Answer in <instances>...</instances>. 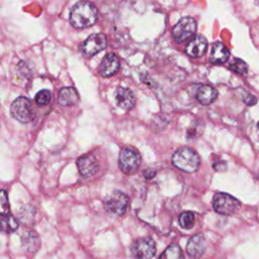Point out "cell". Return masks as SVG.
<instances>
[{
	"label": "cell",
	"mask_w": 259,
	"mask_h": 259,
	"mask_svg": "<svg viewBox=\"0 0 259 259\" xmlns=\"http://www.w3.org/2000/svg\"><path fill=\"white\" fill-rule=\"evenodd\" d=\"M258 177H259V175H258Z\"/></svg>",
	"instance_id": "cell-31"
},
{
	"label": "cell",
	"mask_w": 259,
	"mask_h": 259,
	"mask_svg": "<svg viewBox=\"0 0 259 259\" xmlns=\"http://www.w3.org/2000/svg\"><path fill=\"white\" fill-rule=\"evenodd\" d=\"M206 249V242L202 234H196L192 236L186 246L187 254L194 259L200 258Z\"/></svg>",
	"instance_id": "cell-11"
},
{
	"label": "cell",
	"mask_w": 259,
	"mask_h": 259,
	"mask_svg": "<svg viewBox=\"0 0 259 259\" xmlns=\"http://www.w3.org/2000/svg\"><path fill=\"white\" fill-rule=\"evenodd\" d=\"M12 116L20 122L27 123L34 117V111L31 106V102L28 98L20 96L16 98L10 107Z\"/></svg>",
	"instance_id": "cell-5"
},
{
	"label": "cell",
	"mask_w": 259,
	"mask_h": 259,
	"mask_svg": "<svg viewBox=\"0 0 259 259\" xmlns=\"http://www.w3.org/2000/svg\"><path fill=\"white\" fill-rule=\"evenodd\" d=\"M51 92L49 90H40L38 93L35 95V102L37 105H47L51 101Z\"/></svg>",
	"instance_id": "cell-25"
},
{
	"label": "cell",
	"mask_w": 259,
	"mask_h": 259,
	"mask_svg": "<svg viewBox=\"0 0 259 259\" xmlns=\"http://www.w3.org/2000/svg\"><path fill=\"white\" fill-rule=\"evenodd\" d=\"M172 163L178 169L191 173L198 169L200 165V158L193 149L189 147H182L173 154Z\"/></svg>",
	"instance_id": "cell-2"
},
{
	"label": "cell",
	"mask_w": 259,
	"mask_h": 259,
	"mask_svg": "<svg viewBox=\"0 0 259 259\" xmlns=\"http://www.w3.org/2000/svg\"><path fill=\"white\" fill-rule=\"evenodd\" d=\"M242 99L244 101V103H246L247 105L249 106H252V105H255L257 103V98L251 94V93H248V92H244L242 94Z\"/></svg>",
	"instance_id": "cell-26"
},
{
	"label": "cell",
	"mask_w": 259,
	"mask_h": 259,
	"mask_svg": "<svg viewBox=\"0 0 259 259\" xmlns=\"http://www.w3.org/2000/svg\"><path fill=\"white\" fill-rule=\"evenodd\" d=\"M213 168H214V170H217V171L223 172V171H225V170L227 169V164H226L224 161H220V162L213 164Z\"/></svg>",
	"instance_id": "cell-27"
},
{
	"label": "cell",
	"mask_w": 259,
	"mask_h": 259,
	"mask_svg": "<svg viewBox=\"0 0 259 259\" xmlns=\"http://www.w3.org/2000/svg\"><path fill=\"white\" fill-rule=\"evenodd\" d=\"M240 201L225 192H219L215 193L213 198H212V206L213 209L221 214L224 215H231L234 214L235 212L238 211V209L240 208Z\"/></svg>",
	"instance_id": "cell-4"
},
{
	"label": "cell",
	"mask_w": 259,
	"mask_h": 259,
	"mask_svg": "<svg viewBox=\"0 0 259 259\" xmlns=\"http://www.w3.org/2000/svg\"><path fill=\"white\" fill-rule=\"evenodd\" d=\"M257 128H258V131H259V121H258V123H257Z\"/></svg>",
	"instance_id": "cell-30"
},
{
	"label": "cell",
	"mask_w": 259,
	"mask_h": 259,
	"mask_svg": "<svg viewBox=\"0 0 259 259\" xmlns=\"http://www.w3.org/2000/svg\"><path fill=\"white\" fill-rule=\"evenodd\" d=\"M77 166L80 174L84 177H90L99 169V163L94 155L86 154L77 160Z\"/></svg>",
	"instance_id": "cell-10"
},
{
	"label": "cell",
	"mask_w": 259,
	"mask_h": 259,
	"mask_svg": "<svg viewBox=\"0 0 259 259\" xmlns=\"http://www.w3.org/2000/svg\"><path fill=\"white\" fill-rule=\"evenodd\" d=\"M159 259H184V255L177 244H171L161 254Z\"/></svg>",
	"instance_id": "cell-19"
},
{
	"label": "cell",
	"mask_w": 259,
	"mask_h": 259,
	"mask_svg": "<svg viewBox=\"0 0 259 259\" xmlns=\"http://www.w3.org/2000/svg\"><path fill=\"white\" fill-rule=\"evenodd\" d=\"M255 3H256V5L259 6V0H255Z\"/></svg>",
	"instance_id": "cell-29"
},
{
	"label": "cell",
	"mask_w": 259,
	"mask_h": 259,
	"mask_svg": "<svg viewBox=\"0 0 259 259\" xmlns=\"http://www.w3.org/2000/svg\"><path fill=\"white\" fill-rule=\"evenodd\" d=\"M128 197L125 193L115 190L111 192L104 201L105 209L115 215H122L127 208Z\"/></svg>",
	"instance_id": "cell-7"
},
{
	"label": "cell",
	"mask_w": 259,
	"mask_h": 259,
	"mask_svg": "<svg viewBox=\"0 0 259 259\" xmlns=\"http://www.w3.org/2000/svg\"><path fill=\"white\" fill-rule=\"evenodd\" d=\"M207 49V40L203 35H195L186 46L185 52L191 58H199L203 56Z\"/></svg>",
	"instance_id": "cell-13"
},
{
	"label": "cell",
	"mask_w": 259,
	"mask_h": 259,
	"mask_svg": "<svg viewBox=\"0 0 259 259\" xmlns=\"http://www.w3.org/2000/svg\"><path fill=\"white\" fill-rule=\"evenodd\" d=\"M98 17L96 6L88 1L77 2L70 12V23L78 29L92 26Z\"/></svg>",
	"instance_id": "cell-1"
},
{
	"label": "cell",
	"mask_w": 259,
	"mask_h": 259,
	"mask_svg": "<svg viewBox=\"0 0 259 259\" xmlns=\"http://www.w3.org/2000/svg\"><path fill=\"white\" fill-rule=\"evenodd\" d=\"M195 224V217L194 213L191 211H184L179 217V225L181 228L189 230L193 228Z\"/></svg>",
	"instance_id": "cell-21"
},
{
	"label": "cell",
	"mask_w": 259,
	"mask_h": 259,
	"mask_svg": "<svg viewBox=\"0 0 259 259\" xmlns=\"http://www.w3.org/2000/svg\"><path fill=\"white\" fill-rule=\"evenodd\" d=\"M22 247L27 252H35L39 247V238L37 234L32 231H27L21 238Z\"/></svg>",
	"instance_id": "cell-18"
},
{
	"label": "cell",
	"mask_w": 259,
	"mask_h": 259,
	"mask_svg": "<svg viewBox=\"0 0 259 259\" xmlns=\"http://www.w3.org/2000/svg\"><path fill=\"white\" fill-rule=\"evenodd\" d=\"M229 57H230V51L223 42L214 41L211 45L209 61L212 64H215V65L224 64L225 62H227Z\"/></svg>",
	"instance_id": "cell-15"
},
{
	"label": "cell",
	"mask_w": 259,
	"mask_h": 259,
	"mask_svg": "<svg viewBox=\"0 0 259 259\" xmlns=\"http://www.w3.org/2000/svg\"><path fill=\"white\" fill-rule=\"evenodd\" d=\"M79 95L75 88L73 87H64L59 92L58 101L61 105L64 106H71L78 102Z\"/></svg>",
	"instance_id": "cell-17"
},
{
	"label": "cell",
	"mask_w": 259,
	"mask_h": 259,
	"mask_svg": "<svg viewBox=\"0 0 259 259\" xmlns=\"http://www.w3.org/2000/svg\"><path fill=\"white\" fill-rule=\"evenodd\" d=\"M196 32V22L192 17L181 18L172 29V36L178 44L184 42L192 37Z\"/></svg>",
	"instance_id": "cell-6"
},
{
	"label": "cell",
	"mask_w": 259,
	"mask_h": 259,
	"mask_svg": "<svg viewBox=\"0 0 259 259\" xmlns=\"http://www.w3.org/2000/svg\"><path fill=\"white\" fill-rule=\"evenodd\" d=\"M135 259H152L156 253V245L151 238L136 240L131 248Z\"/></svg>",
	"instance_id": "cell-8"
},
{
	"label": "cell",
	"mask_w": 259,
	"mask_h": 259,
	"mask_svg": "<svg viewBox=\"0 0 259 259\" xmlns=\"http://www.w3.org/2000/svg\"><path fill=\"white\" fill-rule=\"evenodd\" d=\"M18 228V222L12 215H4L0 220V231L3 233H12Z\"/></svg>",
	"instance_id": "cell-20"
},
{
	"label": "cell",
	"mask_w": 259,
	"mask_h": 259,
	"mask_svg": "<svg viewBox=\"0 0 259 259\" xmlns=\"http://www.w3.org/2000/svg\"><path fill=\"white\" fill-rule=\"evenodd\" d=\"M229 69L231 71H233L236 74L239 75H245L248 72V65L246 64L245 61L241 60V59H234L230 65H229Z\"/></svg>",
	"instance_id": "cell-22"
},
{
	"label": "cell",
	"mask_w": 259,
	"mask_h": 259,
	"mask_svg": "<svg viewBox=\"0 0 259 259\" xmlns=\"http://www.w3.org/2000/svg\"><path fill=\"white\" fill-rule=\"evenodd\" d=\"M115 102L121 109L130 110L135 106L136 97L131 89L125 87H118L115 91Z\"/></svg>",
	"instance_id": "cell-14"
},
{
	"label": "cell",
	"mask_w": 259,
	"mask_h": 259,
	"mask_svg": "<svg viewBox=\"0 0 259 259\" xmlns=\"http://www.w3.org/2000/svg\"><path fill=\"white\" fill-rule=\"evenodd\" d=\"M155 175H156V171L153 170V169H147V170L144 171V176H145L147 179H151V178H153Z\"/></svg>",
	"instance_id": "cell-28"
},
{
	"label": "cell",
	"mask_w": 259,
	"mask_h": 259,
	"mask_svg": "<svg viewBox=\"0 0 259 259\" xmlns=\"http://www.w3.org/2000/svg\"><path fill=\"white\" fill-rule=\"evenodd\" d=\"M218 91L215 88L209 85L200 86L195 94V97L199 103L202 105H208L212 103L218 98Z\"/></svg>",
	"instance_id": "cell-16"
},
{
	"label": "cell",
	"mask_w": 259,
	"mask_h": 259,
	"mask_svg": "<svg viewBox=\"0 0 259 259\" xmlns=\"http://www.w3.org/2000/svg\"><path fill=\"white\" fill-rule=\"evenodd\" d=\"M31 208H32L31 205H25V207H23L19 211V220L23 222V224H31L30 222H32L34 218V212H35V210H32L31 212H29Z\"/></svg>",
	"instance_id": "cell-24"
},
{
	"label": "cell",
	"mask_w": 259,
	"mask_h": 259,
	"mask_svg": "<svg viewBox=\"0 0 259 259\" xmlns=\"http://www.w3.org/2000/svg\"><path fill=\"white\" fill-rule=\"evenodd\" d=\"M9 212V201L6 190L0 189V215H7Z\"/></svg>",
	"instance_id": "cell-23"
},
{
	"label": "cell",
	"mask_w": 259,
	"mask_h": 259,
	"mask_svg": "<svg viewBox=\"0 0 259 259\" xmlns=\"http://www.w3.org/2000/svg\"><path fill=\"white\" fill-rule=\"evenodd\" d=\"M118 69H119V59L113 53L107 54L101 61L98 68L100 75L105 78L113 76L118 71Z\"/></svg>",
	"instance_id": "cell-12"
},
{
	"label": "cell",
	"mask_w": 259,
	"mask_h": 259,
	"mask_svg": "<svg viewBox=\"0 0 259 259\" xmlns=\"http://www.w3.org/2000/svg\"><path fill=\"white\" fill-rule=\"evenodd\" d=\"M107 46V39L103 33L89 35L81 45V52L86 57H92L103 51Z\"/></svg>",
	"instance_id": "cell-9"
},
{
	"label": "cell",
	"mask_w": 259,
	"mask_h": 259,
	"mask_svg": "<svg viewBox=\"0 0 259 259\" xmlns=\"http://www.w3.org/2000/svg\"><path fill=\"white\" fill-rule=\"evenodd\" d=\"M142 158L140 153L132 148V147H124L120 151L118 165L120 170L127 175H132L136 173L141 165Z\"/></svg>",
	"instance_id": "cell-3"
}]
</instances>
